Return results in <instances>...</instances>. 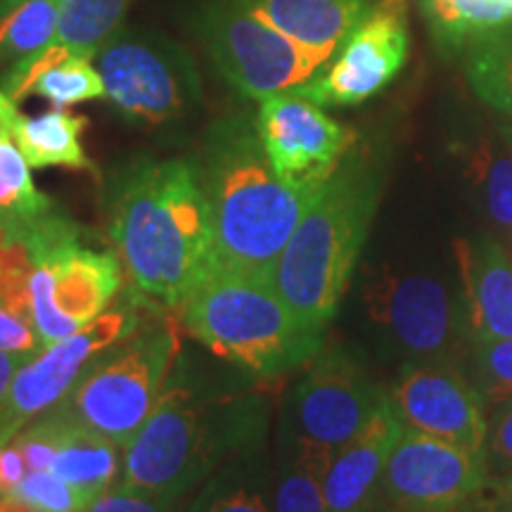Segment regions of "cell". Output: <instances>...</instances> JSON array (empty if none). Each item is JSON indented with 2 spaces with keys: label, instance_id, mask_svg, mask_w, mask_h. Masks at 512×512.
Here are the masks:
<instances>
[{
  "label": "cell",
  "instance_id": "16",
  "mask_svg": "<svg viewBox=\"0 0 512 512\" xmlns=\"http://www.w3.org/2000/svg\"><path fill=\"white\" fill-rule=\"evenodd\" d=\"M389 396L406 427L486 456L489 411L456 363L408 366Z\"/></svg>",
  "mask_w": 512,
  "mask_h": 512
},
{
  "label": "cell",
  "instance_id": "29",
  "mask_svg": "<svg viewBox=\"0 0 512 512\" xmlns=\"http://www.w3.org/2000/svg\"><path fill=\"white\" fill-rule=\"evenodd\" d=\"M467 174L472 176L489 219L512 238V152L508 155L489 140H482L472 147Z\"/></svg>",
  "mask_w": 512,
  "mask_h": 512
},
{
  "label": "cell",
  "instance_id": "15",
  "mask_svg": "<svg viewBox=\"0 0 512 512\" xmlns=\"http://www.w3.org/2000/svg\"><path fill=\"white\" fill-rule=\"evenodd\" d=\"M489 472L486 456L403 425L384 467V501L396 512H460Z\"/></svg>",
  "mask_w": 512,
  "mask_h": 512
},
{
  "label": "cell",
  "instance_id": "31",
  "mask_svg": "<svg viewBox=\"0 0 512 512\" xmlns=\"http://www.w3.org/2000/svg\"><path fill=\"white\" fill-rule=\"evenodd\" d=\"M31 273H34V256L27 242L15 233L0 230V302L34 325Z\"/></svg>",
  "mask_w": 512,
  "mask_h": 512
},
{
  "label": "cell",
  "instance_id": "14",
  "mask_svg": "<svg viewBox=\"0 0 512 512\" xmlns=\"http://www.w3.org/2000/svg\"><path fill=\"white\" fill-rule=\"evenodd\" d=\"M408 57V0H377L335 60L292 88L320 107L361 105L396 79Z\"/></svg>",
  "mask_w": 512,
  "mask_h": 512
},
{
  "label": "cell",
  "instance_id": "20",
  "mask_svg": "<svg viewBox=\"0 0 512 512\" xmlns=\"http://www.w3.org/2000/svg\"><path fill=\"white\" fill-rule=\"evenodd\" d=\"M245 8L306 48L337 55L368 12L370 0H240Z\"/></svg>",
  "mask_w": 512,
  "mask_h": 512
},
{
  "label": "cell",
  "instance_id": "36",
  "mask_svg": "<svg viewBox=\"0 0 512 512\" xmlns=\"http://www.w3.org/2000/svg\"><path fill=\"white\" fill-rule=\"evenodd\" d=\"M46 349L36 328L0 302V351L19 356H36Z\"/></svg>",
  "mask_w": 512,
  "mask_h": 512
},
{
  "label": "cell",
  "instance_id": "39",
  "mask_svg": "<svg viewBox=\"0 0 512 512\" xmlns=\"http://www.w3.org/2000/svg\"><path fill=\"white\" fill-rule=\"evenodd\" d=\"M34 358V356H31ZM29 361V356H19V354H10V351H0V408L5 406L8 401L12 380H15L17 370Z\"/></svg>",
  "mask_w": 512,
  "mask_h": 512
},
{
  "label": "cell",
  "instance_id": "26",
  "mask_svg": "<svg viewBox=\"0 0 512 512\" xmlns=\"http://www.w3.org/2000/svg\"><path fill=\"white\" fill-rule=\"evenodd\" d=\"M55 209V202L36 188L31 166L15 140H0V230L24 233Z\"/></svg>",
  "mask_w": 512,
  "mask_h": 512
},
{
  "label": "cell",
  "instance_id": "5",
  "mask_svg": "<svg viewBox=\"0 0 512 512\" xmlns=\"http://www.w3.org/2000/svg\"><path fill=\"white\" fill-rule=\"evenodd\" d=\"M183 330L211 354L261 380L306 366L323 349V330L294 316L273 280L216 268L176 309Z\"/></svg>",
  "mask_w": 512,
  "mask_h": 512
},
{
  "label": "cell",
  "instance_id": "2",
  "mask_svg": "<svg viewBox=\"0 0 512 512\" xmlns=\"http://www.w3.org/2000/svg\"><path fill=\"white\" fill-rule=\"evenodd\" d=\"M209 202L219 266L273 280L275 264L313 202L309 192L280 181L245 114L211 126L197 164Z\"/></svg>",
  "mask_w": 512,
  "mask_h": 512
},
{
  "label": "cell",
  "instance_id": "10",
  "mask_svg": "<svg viewBox=\"0 0 512 512\" xmlns=\"http://www.w3.org/2000/svg\"><path fill=\"white\" fill-rule=\"evenodd\" d=\"M387 392L344 347H323L306 363L285 415V444H311L337 453L349 444Z\"/></svg>",
  "mask_w": 512,
  "mask_h": 512
},
{
  "label": "cell",
  "instance_id": "25",
  "mask_svg": "<svg viewBox=\"0 0 512 512\" xmlns=\"http://www.w3.org/2000/svg\"><path fill=\"white\" fill-rule=\"evenodd\" d=\"M335 453L311 444H285L278 484L273 494L275 512H325V475Z\"/></svg>",
  "mask_w": 512,
  "mask_h": 512
},
{
  "label": "cell",
  "instance_id": "28",
  "mask_svg": "<svg viewBox=\"0 0 512 512\" xmlns=\"http://www.w3.org/2000/svg\"><path fill=\"white\" fill-rule=\"evenodd\" d=\"M422 8L434 34L453 46L512 22V0H422Z\"/></svg>",
  "mask_w": 512,
  "mask_h": 512
},
{
  "label": "cell",
  "instance_id": "32",
  "mask_svg": "<svg viewBox=\"0 0 512 512\" xmlns=\"http://www.w3.org/2000/svg\"><path fill=\"white\" fill-rule=\"evenodd\" d=\"M470 382L486 408L512 399V337L470 344Z\"/></svg>",
  "mask_w": 512,
  "mask_h": 512
},
{
  "label": "cell",
  "instance_id": "4",
  "mask_svg": "<svg viewBox=\"0 0 512 512\" xmlns=\"http://www.w3.org/2000/svg\"><path fill=\"white\" fill-rule=\"evenodd\" d=\"M380 202V176L349 152L318 190L273 271V285L294 316L325 330L347 292Z\"/></svg>",
  "mask_w": 512,
  "mask_h": 512
},
{
  "label": "cell",
  "instance_id": "9",
  "mask_svg": "<svg viewBox=\"0 0 512 512\" xmlns=\"http://www.w3.org/2000/svg\"><path fill=\"white\" fill-rule=\"evenodd\" d=\"M93 62L107 100L133 124L164 126L200 105V74L188 53L169 38L119 29Z\"/></svg>",
  "mask_w": 512,
  "mask_h": 512
},
{
  "label": "cell",
  "instance_id": "7",
  "mask_svg": "<svg viewBox=\"0 0 512 512\" xmlns=\"http://www.w3.org/2000/svg\"><path fill=\"white\" fill-rule=\"evenodd\" d=\"M31 256V313L43 347L72 337L110 309L124 287L119 254L88 242V230L55 209L36 226L15 233Z\"/></svg>",
  "mask_w": 512,
  "mask_h": 512
},
{
  "label": "cell",
  "instance_id": "42",
  "mask_svg": "<svg viewBox=\"0 0 512 512\" xmlns=\"http://www.w3.org/2000/svg\"><path fill=\"white\" fill-rule=\"evenodd\" d=\"M24 0H0V17L5 15V12H10L12 8H17V5H22Z\"/></svg>",
  "mask_w": 512,
  "mask_h": 512
},
{
  "label": "cell",
  "instance_id": "30",
  "mask_svg": "<svg viewBox=\"0 0 512 512\" xmlns=\"http://www.w3.org/2000/svg\"><path fill=\"white\" fill-rule=\"evenodd\" d=\"M29 95L46 98L55 107H72L79 102L107 98L98 67L88 57H69L53 64L34 81Z\"/></svg>",
  "mask_w": 512,
  "mask_h": 512
},
{
  "label": "cell",
  "instance_id": "6",
  "mask_svg": "<svg viewBox=\"0 0 512 512\" xmlns=\"http://www.w3.org/2000/svg\"><path fill=\"white\" fill-rule=\"evenodd\" d=\"M181 349L178 313L150 311L131 335L102 351L83 370L55 408L124 451L164 396Z\"/></svg>",
  "mask_w": 512,
  "mask_h": 512
},
{
  "label": "cell",
  "instance_id": "3",
  "mask_svg": "<svg viewBox=\"0 0 512 512\" xmlns=\"http://www.w3.org/2000/svg\"><path fill=\"white\" fill-rule=\"evenodd\" d=\"M264 430L261 396L197 394L176 368L155 411L121 451L119 484L181 501L226 460L259 451Z\"/></svg>",
  "mask_w": 512,
  "mask_h": 512
},
{
  "label": "cell",
  "instance_id": "27",
  "mask_svg": "<svg viewBox=\"0 0 512 512\" xmlns=\"http://www.w3.org/2000/svg\"><path fill=\"white\" fill-rule=\"evenodd\" d=\"M62 0H24L0 17V62L17 64L53 41Z\"/></svg>",
  "mask_w": 512,
  "mask_h": 512
},
{
  "label": "cell",
  "instance_id": "1",
  "mask_svg": "<svg viewBox=\"0 0 512 512\" xmlns=\"http://www.w3.org/2000/svg\"><path fill=\"white\" fill-rule=\"evenodd\" d=\"M107 233L131 287L178 309L219 268L209 202L197 164L143 159L114 178Z\"/></svg>",
  "mask_w": 512,
  "mask_h": 512
},
{
  "label": "cell",
  "instance_id": "17",
  "mask_svg": "<svg viewBox=\"0 0 512 512\" xmlns=\"http://www.w3.org/2000/svg\"><path fill=\"white\" fill-rule=\"evenodd\" d=\"M403 422L384 396L368 425L332 456L325 475V512H377L384 498V467Z\"/></svg>",
  "mask_w": 512,
  "mask_h": 512
},
{
  "label": "cell",
  "instance_id": "35",
  "mask_svg": "<svg viewBox=\"0 0 512 512\" xmlns=\"http://www.w3.org/2000/svg\"><path fill=\"white\" fill-rule=\"evenodd\" d=\"M486 460L491 472L512 470V399L489 408Z\"/></svg>",
  "mask_w": 512,
  "mask_h": 512
},
{
  "label": "cell",
  "instance_id": "23",
  "mask_svg": "<svg viewBox=\"0 0 512 512\" xmlns=\"http://www.w3.org/2000/svg\"><path fill=\"white\" fill-rule=\"evenodd\" d=\"M465 74L484 105L512 119V22L472 36Z\"/></svg>",
  "mask_w": 512,
  "mask_h": 512
},
{
  "label": "cell",
  "instance_id": "8",
  "mask_svg": "<svg viewBox=\"0 0 512 512\" xmlns=\"http://www.w3.org/2000/svg\"><path fill=\"white\" fill-rule=\"evenodd\" d=\"M200 36L223 79L252 100L292 91L332 60L280 34L240 0L209 3L200 17Z\"/></svg>",
  "mask_w": 512,
  "mask_h": 512
},
{
  "label": "cell",
  "instance_id": "37",
  "mask_svg": "<svg viewBox=\"0 0 512 512\" xmlns=\"http://www.w3.org/2000/svg\"><path fill=\"white\" fill-rule=\"evenodd\" d=\"M460 512H512V470L489 472Z\"/></svg>",
  "mask_w": 512,
  "mask_h": 512
},
{
  "label": "cell",
  "instance_id": "43",
  "mask_svg": "<svg viewBox=\"0 0 512 512\" xmlns=\"http://www.w3.org/2000/svg\"><path fill=\"white\" fill-rule=\"evenodd\" d=\"M501 133H503V138L508 140V145H510V150H512V126H503Z\"/></svg>",
  "mask_w": 512,
  "mask_h": 512
},
{
  "label": "cell",
  "instance_id": "33",
  "mask_svg": "<svg viewBox=\"0 0 512 512\" xmlns=\"http://www.w3.org/2000/svg\"><path fill=\"white\" fill-rule=\"evenodd\" d=\"M8 496L34 505L41 512H83L91 505V501L76 486L64 482L62 477H57L50 470L27 472V477Z\"/></svg>",
  "mask_w": 512,
  "mask_h": 512
},
{
  "label": "cell",
  "instance_id": "34",
  "mask_svg": "<svg viewBox=\"0 0 512 512\" xmlns=\"http://www.w3.org/2000/svg\"><path fill=\"white\" fill-rule=\"evenodd\" d=\"M178 503L181 501L147 494V491L117 482L107 491H102L98 498H93L83 512H185Z\"/></svg>",
  "mask_w": 512,
  "mask_h": 512
},
{
  "label": "cell",
  "instance_id": "18",
  "mask_svg": "<svg viewBox=\"0 0 512 512\" xmlns=\"http://www.w3.org/2000/svg\"><path fill=\"white\" fill-rule=\"evenodd\" d=\"M470 344L512 337V254L494 238L456 240Z\"/></svg>",
  "mask_w": 512,
  "mask_h": 512
},
{
  "label": "cell",
  "instance_id": "12",
  "mask_svg": "<svg viewBox=\"0 0 512 512\" xmlns=\"http://www.w3.org/2000/svg\"><path fill=\"white\" fill-rule=\"evenodd\" d=\"M370 318L420 363H453L470 335L463 302L430 275L380 271L366 285Z\"/></svg>",
  "mask_w": 512,
  "mask_h": 512
},
{
  "label": "cell",
  "instance_id": "13",
  "mask_svg": "<svg viewBox=\"0 0 512 512\" xmlns=\"http://www.w3.org/2000/svg\"><path fill=\"white\" fill-rule=\"evenodd\" d=\"M261 143L280 181L316 192L328 183L356 143V133L339 124L297 91L268 95L256 114Z\"/></svg>",
  "mask_w": 512,
  "mask_h": 512
},
{
  "label": "cell",
  "instance_id": "11",
  "mask_svg": "<svg viewBox=\"0 0 512 512\" xmlns=\"http://www.w3.org/2000/svg\"><path fill=\"white\" fill-rule=\"evenodd\" d=\"M143 320V297L128 299L105 311L72 337L60 339L29 358L12 380L8 401L0 408V446L10 444L24 427L55 408L74 387L83 370L119 339L131 335Z\"/></svg>",
  "mask_w": 512,
  "mask_h": 512
},
{
  "label": "cell",
  "instance_id": "19",
  "mask_svg": "<svg viewBox=\"0 0 512 512\" xmlns=\"http://www.w3.org/2000/svg\"><path fill=\"white\" fill-rule=\"evenodd\" d=\"M131 0H62L53 41L41 53L12 64L0 88L15 102L29 98L31 86L46 69L69 57L95 60L100 48L117 34Z\"/></svg>",
  "mask_w": 512,
  "mask_h": 512
},
{
  "label": "cell",
  "instance_id": "24",
  "mask_svg": "<svg viewBox=\"0 0 512 512\" xmlns=\"http://www.w3.org/2000/svg\"><path fill=\"white\" fill-rule=\"evenodd\" d=\"M185 512H275L259 451L233 460L207 479Z\"/></svg>",
  "mask_w": 512,
  "mask_h": 512
},
{
  "label": "cell",
  "instance_id": "38",
  "mask_svg": "<svg viewBox=\"0 0 512 512\" xmlns=\"http://www.w3.org/2000/svg\"><path fill=\"white\" fill-rule=\"evenodd\" d=\"M29 467L17 444L0 446V496H8L27 477Z\"/></svg>",
  "mask_w": 512,
  "mask_h": 512
},
{
  "label": "cell",
  "instance_id": "22",
  "mask_svg": "<svg viewBox=\"0 0 512 512\" xmlns=\"http://www.w3.org/2000/svg\"><path fill=\"white\" fill-rule=\"evenodd\" d=\"M88 124H91L88 117L67 110V107H53L36 117L19 114L12 126V140L31 169L64 166V169L95 174V164L81 145V136Z\"/></svg>",
  "mask_w": 512,
  "mask_h": 512
},
{
  "label": "cell",
  "instance_id": "41",
  "mask_svg": "<svg viewBox=\"0 0 512 512\" xmlns=\"http://www.w3.org/2000/svg\"><path fill=\"white\" fill-rule=\"evenodd\" d=\"M0 512H41L15 496H0Z\"/></svg>",
  "mask_w": 512,
  "mask_h": 512
},
{
  "label": "cell",
  "instance_id": "40",
  "mask_svg": "<svg viewBox=\"0 0 512 512\" xmlns=\"http://www.w3.org/2000/svg\"><path fill=\"white\" fill-rule=\"evenodd\" d=\"M17 117V102L0 88V140L12 138V126H15Z\"/></svg>",
  "mask_w": 512,
  "mask_h": 512
},
{
  "label": "cell",
  "instance_id": "21",
  "mask_svg": "<svg viewBox=\"0 0 512 512\" xmlns=\"http://www.w3.org/2000/svg\"><path fill=\"white\" fill-rule=\"evenodd\" d=\"M55 434V458L50 472L81 491L88 501L117 484L121 448L100 432L81 425L57 408L43 413Z\"/></svg>",
  "mask_w": 512,
  "mask_h": 512
}]
</instances>
